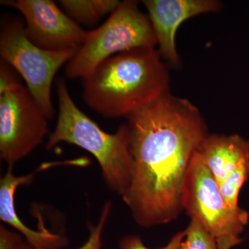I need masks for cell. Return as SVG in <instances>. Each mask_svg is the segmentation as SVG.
I'll use <instances>...</instances> for the list:
<instances>
[{"label": "cell", "instance_id": "6da1fadb", "mask_svg": "<svg viewBox=\"0 0 249 249\" xmlns=\"http://www.w3.org/2000/svg\"><path fill=\"white\" fill-rule=\"evenodd\" d=\"M127 119L133 163L123 199L142 227L171 222L183 211L187 171L209 134L204 118L193 103L169 91Z\"/></svg>", "mask_w": 249, "mask_h": 249}, {"label": "cell", "instance_id": "7a4b0ae2", "mask_svg": "<svg viewBox=\"0 0 249 249\" xmlns=\"http://www.w3.org/2000/svg\"><path fill=\"white\" fill-rule=\"evenodd\" d=\"M82 80L85 103L106 118L128 117L170 91L169 70L155 48L114 55Z\"/></svg>", "mask_w": 249, "mask_h": 249}, {"label": "cell", "instance_id": "3957f363", "mask_svg": "<svg viewBox=\"0 0 249 249\" xmlns=\"http://www.w3.org/2000/svg\"><path fill=\"white\" fill-rule=\"evenodd\" d=\"M56 93L58 120L46 148L65 142L84 149L97 160L109 189L122 196L128 189L133 163L128 125L123 124L114 134L105 132L73 102L62 77L57 80Z\"/></svg>", "mask_w": 249, "mask_h": 249}, {"label": "cell", "instance_id": "277c9868", "mask_svg": "<svg viewBox=\"0 0 249 249\" xmlns=\"http://www.w3.org/2000/svg\"><path fill=\"white\" fill-rule=\"evenodd\" d=\"M157 40L147 14L138 1L124 0L102 25L88 31L82 44L65 67L71 79H84L108 58L134 49L155 48Z\"/></svg>", "mask_w": 249, "mask_h": 249}, {"label": "cell", "instance_id": "5b68a950", "mask_svg": "<svg viewBox=\"0 0 249 249\" xmlns=\"http://www.w3.org/2000/svg\"><path fill=\"white\" fill-rule=\"evenodd\" d=\"M77 50L54 52L40 48L28 37L23 18L6 15L1 19V59L17 70L25 80L28 89L49 120L55 113L51 95L54 77Z\"/></svg>", "mask_w": 249, "mask_h": 249}, {"label": "cell", "instance_id": "8992f818", "mask_svg": "<svg viewBox=\"0 0 249 249\" xmlns=\"http://www.w3.org/2000/svg\"><path fill=\"white\" fill-rule=\"evenodd\" d=\"M181 204L191 219L197 220L214 236L218 249H231L242 243L239 236L249 222V214L245 210L232 209L227 204L197 151L185 178Z\"/></svg>", "mask_w": 249, "mask_h": 249}, {"label": "cell", "instance_id": "52a82bcc", "mask_svg": "<svg viewBox=\"0 0 249 249\" xmlns=\"http://www.w3.org/2000/svg\"><path fill=\"white\" fill-rule=\"evenodd\" d=\"M49 119L27 86L0 93V158L9 165L22 160L43 142Z\"/></svg>", "mask_w": 249, "mask_h": 249}, {"label": "cell", "instance_id": "ba28073f", "mask_svg": "<svg viewBox=\"0 0 249 249\" xmlns=\"http://www.w3.org/2000/svg\"><path fill=\"white\" fill-rule=\"evenodd\" d=\"M22 15L29 40L48 51L78 49L87 32L78 22L62 12L51 0L1 1Z\"/></svg>", "mask_w": 249, "mask_h": 249}, {"label": "cell", "instance_id": "9c48e42d", "mask_svg": "<svg viewBox=\"0 0 249 249\" xmlns=\"http://www.w3.org/2000/svg\"><path fill=\"white\" fill-rule=\"evenodd\" d=\"M142 3L155 31L160 56L175 68L181 64L176 45L178 27L190 18L222 9L217 0H145Z\"/></svg>", "mask_w": 249, "mask_h": 249}, {"label": "cell", "instance_id": "30bf717a", "mask_svg": "<svg viewBox=\"0 0 249 249\" xmlns=\"http://www.w3.org/2000/svg\"><path fill=\"white\" fill-rule=\"evenodd\" d=\"M61 165H63L62 160L47 162L42 163L32 173L23 176L15 175L13 173V165H9L7 171L0 181V219L20 232L34 249H61L68 242L66 237L51 232L44 227L38 231L27 227L16 212L15 194L18 187L30 184L37 174Z\"/></svg>", "mask_w": 249, "mask_h": 249}, {"label": "cell", "instance_id": "8fae6325", "mask_svg": "<svg viewBox=\"0 0 249 249\" xmlns=\"http://www.w3.org/2000/svg\"><path fill=\"white\" fill-rule=\"evenodd\" d=\"M197 154L219 185L243 162L249 160V142L237 134H208Z\"/></svg>", "mask_w": 249, "mask_h": 249}, {"label": "cell", "instance_id": "7c38bea8", "mask_svg": "<svg viewBox=\"0 0 249 249\" xmlns=\"http://www.w3.org/2000/svg\"><path fill=\"white\" fill-rule=\"evenodd\" d=\"M121 1L118 0H60L62 7L78 24L92 27L106 15L112 14Z\"/></svg>", "mask_w": 249, "mask_h": 249}, {"label": "cell", "instance_id": "4fadbf2b", "mask_svg": "<svg viewBox=\"0 0 249 249\" xmlns=\"http://www.w3.org/2000/svg\"><path fill=\"white\" fill-rule=\"evenodd\" d=\"M249 177V160L243 162L219 185L224 200L232 209H238V196L241 188Z\"/></svg>", "mask_w": 249, "mask_h": 249}, {"label": "cell", "instance_id": "5bb4252c", "mask_svg": "<svg viewBox=\"0 0 249 249\" xmlns=\"http://www.w3.org/2000/svg\"><path fill=\"white\" fill-rule=\"evenodd\" d=\"M185 231L186 239L178 249H218L214 236L196 219H191Z\"/></svg>", "mask_w": 249, "mask_h": 249}, {"label": "cell", "instance_id": "9a60e30c", "mask_svg": "<svg viewBox=\"0 0 249 249\" xmlns=\"http://www.w3.org/2000/svg\"><path fill=\"white\" fill-rule=\"evenodd\" d=\"M111 209V203L110 201H107L103 206L101 217L98 220V224H89L88 226L89 231V238L84 245L77 249H101V245H102L101 240H102L103 229H104L105 226H106L108 217L110 214ZM34 249H42L37 248Z\"/></svg>", "mask_w": 249, "mask_h": 249}, {"label": "cell", "instance_id": "2e32d148", "mask_svg": "<svg viewBox=\"0 0 249 249\" xmlns=\"http://www.w3.org/2000/svg\"><path fill=\"white\" fill-rule=\"evenodd\" d=\"M186 231L178 232L174 236L168 245L162 248L150 249L145 247L143 242L138 235H129L124 237L120 241V249H178L181 242L184 240Z\"/></svg>", "mask_w": 249, "mask_h": 249}, {"label": "cell", "instance_id": "e0dca14e", "mask_svg": "<svg viewBox=\"0 0 249 249\" xmlns=\"http://www.w3.org/2000/svg\"><path fill=\"white\" fill-rule=\"evenodd\" d=\"M22 76L19 75L17 70L9 65L4 60L0 61V93L11 89L19 84Z\"/></svg>", "mask_w": 249, "mask_h": 249}, {"label": "cell", "instance_id": "ac0fdd59", "mask_svg": "<svg viewBox=\"0 0 249 249\" xmlns=\"http://www.w3.org/2000/svg\"><path fill=\"white\" fill-rule=\"evenodd\" d=\"M1 249H19L24 243L20 235L9 231L4 226L0 227Z\"/></svg>", "mask_w": 249, "mask_h": 249}, {"label": "cell", "instance_id": "d6986e66", "mask_svg": "<svg viewBox=\"0 0 249 249\" xmlns=\"http://www.w3.org/2000/svg\"><path fill=\"white\" fill-rule=\"evenodd\" d=\"M19 249H34V247H32L30 245V244L29 243V242H27V241L26 242H24V243L23 244V245L22 247H21V248Z\"/></svg>", "mask_w": 249, "mask_h": 249}]
</instances>
